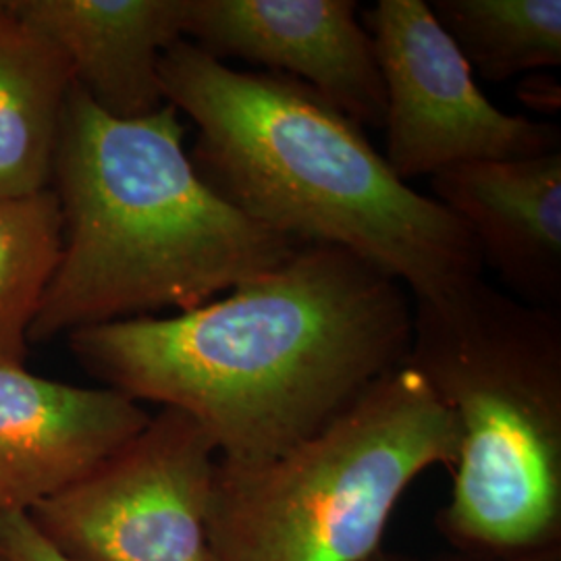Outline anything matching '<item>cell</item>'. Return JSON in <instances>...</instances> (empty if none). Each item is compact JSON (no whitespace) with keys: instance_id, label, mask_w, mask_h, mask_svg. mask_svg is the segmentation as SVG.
Masks as SVG:
<instances>
[{"instance_id":"6da1fadb","label":"cell","mask_w":561,"mask_h":561,"mask_svg":"<svg viewBox=\"0 0 561 561\" xmlns=\"http://www.w3.org/2000/svg\"><path fill=\"white\" fill-rule=\"evenodd\" d=\"M412 312L400 280L343 248L308 243L221 300L67 340L104 387L185 412L222 463L259 466L321 433L403 366Z\"/></svg>"},{"instance_id":"7a4b0ae2","label":"cell","mask_w":561,"mask_h":561,"mask_svg":"<svg viewBox=\"0 0 561 561\" xmlns=\"http://www.w3.org/2000/svg\"><path fill=\"white\" fill-rule=\"evenodd\" d=\"M164 102L198 129L190 161L248 219L298 241L343 248L437 300L481 279L470 233L401 181L347 117L301 81L238 71L187 41L164 50Z\"/></svg>"},{"instance_id":"3957f363","label":"cell","mask_w":561,"mask_h":561,"mask_svg":"<svg viewBox=\"0 0 561 561\" xmlns=\"http://www.w3.org/2000/svg\"><path fill=\"white\" fill-rule=\"evenodd\" d=\"M183 140L175 106L113 119L73 83L50 183L59 198L62 250L30 343L167 308L196 310L298 252L301 243L215 194Z\"/></svg>"},{"instance_id":"277c9868","label":"cell","mask_w":561,"mask_h":561,"mask_svg":"<svg viewBox=\"0 0 561 561\" xmlns=\"http://www.w3.org/2000/svg\"><path fill=\"white\" fill-rule=\"evenodd\" d=\"M412 366L460 426L449 502L454 551L561 553V314L477 279L414 300Z\"/></svg>"},{"instance_id":"5b68a950","label":"cell","mask_w":561,"mask_h":561,"mask_svg":"<svg viewBox=\"0 0 561 561\" xmlns=\"http://www.w3.org/2000/svg\"><path fill=\"white\" fill-rule=\"evenodd\" d=\"M458 451L454 414L403 364L277 458L219 460L208 561H366L410 484Z\"/></svg>"},{"instance_id":"8992f818","label":"cell","mask_w":561,"mask_h":561,"mask_svg":"<svg viewBox=\"0 0 561 561\" xmlns=\"http://www.w3.org/2000/svg\"><path fill=\"white\" fill-rule=\"evenodd\" d=\"M219 454L198 422L162 408L80 481L27 512L71 561H208Z\"/></svg>"},{"instance_id":"52a82bcc","label":"cell","mask_w":561,"mask_h":561,"mask_svg":"<svg viewBox=\"0 0 561 561\" xmlns=\"http://www.w3.org/2000/svg\"><path fill=\"white\" fill-rule=\"evenodd\" d=\"M360 20L385 90V161L401 181L560 150L556 123L505 113L484 96L428 2L379 0Z\"/></svg>"},{"instance_id":"ba28073f","label":"cell","mask_w":561,"mask_h":561,"mask_svg":"<svg viewBox=\"0 0 561 561\" xmlns=\"http://www.w3.org/2000/svg\"><path fill=\"white\" fill-rule=\"evenodd\" d=\"M183 41L319 92L347 117L382 127L385 90L354 0H183Z\"/></svg>"},{"instance_id":"9c48e42d","label":"cell","mask_w":561,"mask_h":561,"mask_svg":"<svg viewBox=\"0 0 561 561\" xmlns=\"http://www.w3.org/2000/svg\"><path fill=\"white\" fill-rule=\"evenodd\" d=\"M148 421L138 401L108 387H76L0 366V514H27L80 481Z\"/></svg>"},{"instance_id":"30bf717a","label":"cell","mask_w":561,"mask_h":561,"mask_svg":"<svg viewBox=\"0 0 561 561\" xmlns=\"http://www.w3.org/2000/svg\"><path fill=\"white\" fill-rule=\"evenodd\" d=\"M431 196L458 217L524 304L561 308V150L516 161L463 162L431 178Z\"/></svg>"},{"instance_id":"8fae6325","label":"cell","mask_w":561,"mask_h":561,"mask_svg":"<svg viewBox=\"0 0 561 561\" xmlns=\"http://www.w3.org/2000/svg\"><path fill=\"white\" fill-rule=\"evenodd\" d=\"M0 9L59 48L104 115L141 119L167 104L159 65L183 41V0H0Z\"/></svg>"},{"instance_id":"7c38bea8","label":"cell","mask_w":561,"mask_h":561,"mask_svg":"<svg viewBox=\"0 0 561 561\" xmlns=\"http://www.w3.org/2000/svg\"><path fill=\"white\" fill-rule=\"evenodd\" d=\"M71 88L59 48L0 9V198L50 187Z\"/></svg>"},{"instance_id":"4fadbf2b","label":"cell","mask_w":561,"mask_h":561,"mask_svg":"<svg viewBox=\"0 0 561 561\" xmlns=\"http://www.w3.org/2000/svg\"><path fill=\"white\" fill-rule=\"evenodd\" d=\"M428 7L484 80L561 65V0H433Z\"/></svg>"},{"instance_id":"5bb4252c","label":"cell","mask_w":561,"mask_h":561,"mask_svg":"<svg viewBox=\"0 0 561 561\" xmlns=\"http://www.w3.org/2000/svg\"><path fill=\"white\" fill-rule=\"evenodd\" d=\"M62 250V217L53 187L0 198V366H23L30 327Z\"/></svg>"},{"instance_id":"9a60e30c","label":"cell","mask_w":561,"mask_h":561,"mask_svg":"<svg viewBox=\"0 0 561 561\" xmlns=\"http://www.w3.org/2000/svg\"><path fill=\"white\" fill-rule=\"evenodd\" d=\"M0 547L11 561H71L42 537L25 512L0 514Z\"/></svg>"},{"instance_id":"2e32d148","label":"cell","mask_w":561,"mask_h":561,"mask_svg":"<svg viewBox=\"0 0 561 561\" xmlns=\"http://www.w3.org/2000/svg\"><path fill=\"white\" fill-rule=\"evenodd\" d=\"M522 101L533 111H558L560 108V85L547 76H528L518 92Z\"/></svg>"},{"instance_id":"e0dca14e","label":"cell","mask_w":561,"mask_h":561,"mask_svg":"<svg viewBox=\"0 0 561 561\" xmlns=\"http://www.w3.org/2000/svg\"><path fill=\"white\" fill-rule=\"evenodd\" d=\"M366 561H561V553L556 556H542V558H493V556H477V553H463V551H447L439 556L428 558H414V556H400V553H387L377 551L373 558Z\"/></svg>"},{"instance_id":"ac0fdd59","label":"cell","mask_w":561,"mask_h":561,"mask_svg":"<svg viewBox=\"0 0 561 561\" xmlns=\"http://www.w3.org/2000/svg\"><path fill=\"white\" fill-rule=\"evenodd\" d=\"M0 561H11L9 560V556L4 553V549H2V547H0Z\"/></svg>"}]
</instances>
